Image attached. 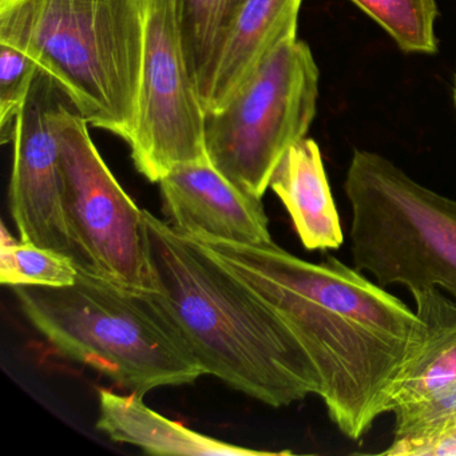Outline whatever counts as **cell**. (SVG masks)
<instances>
[{"label": "cell", "instance_id": "7a4b0ae2", "mask_svg": "<svg viewBox=\"0 0 456 456\" xmlns=\"http://www.w3.org/2000/svg\"><path fill=\"white\" fill-rule=\"evenodd\" d=\"M157 292H138L204 375L271 407L322 395L311 357L280 314L217 258L143 210Z\"/></svg>", "mask_w": 456, "mask_h": 456}, {"label": "cell", "instance_id": "8992f818", "mask_svg": "<svg viewBox=\"0 0 456 456\" xmlns=\"http://www.w3.org/2000/svg\"><path fill=\"white\" fill-rule=\"evenodd\" d=\"M319 68L305 42H282L217 111H207L210 164L263 199L281 159L306 138L316 116Z\"/></svg>", "mask_w": 456, "mask_h": 456}, {"label": "cell", "instance_id": "277c9868", "mask_svg": "<svg viewBox=\"0 0 456 456\" xmlns=\"http://www.w3.org/2000/svg\"><path fill=\"white\" fill-rule=\"evenodd\" d=\"M20 309L50 346L129 394L193 384L204 375L177 333L134 290L78 268L70 287H15Z\"/></svg>", "mask_w": 456, "mask_h": 456}, {"label": "cell", "instance_id": "5b68a950", "mask_svg": "<svg viewBox=\"0 0 456 456\" xmlns=\"http://www.w3.org/2000/svg\"><path fill=\"white\" fill-rule=\"evenodd\" d=\"M344 193L354 268L383 288H437L456 300V200L367 151L352 156Z\"/></svg>", "mask_w": 456, "mask_h": 456}, {"label": "cell", "instance_id": "7c38bea8", "mask_svg": "<svg viewBox=\"0 0 456 456\" xmlns=\"http://www.w3.org/2000/svg\"><path fill=\"white\" fill-rule=\"evenodd\" d=\"M303 0H245L221 45L205 110L217 111L282 42L297 37Z\"/></svg>", "mask_w": 456, "mask_h": 456}, {"label": "cell", "instance_id": "8fae6325", "mask_svg": "<svg viewBox=\"0 0 456 456\" xmlns=\"http://www.w3.org/2000/svg\"><path fill=\"white\" fill-rule=\"evenodd\" d=\"M159 183L167 221L178 233L237 244L273 241L261 200L237 188L209 159L178 165Z\"/></svg>", "mask_w": 456, "mask_h": 456}, {"label": "cell", "instance_id": "e0dca14e", "mask_svg": "<svg viewBox=\"0 0 456 456\" xmlns=\"http://www.w3.org/2000/svg\"><path fill=\"white\" fill-rule=\"evenodd\" d=\"M405 53L435 54L436 0H351Z\"/></svg>", "mask_w": 456, "mask_h": 456}, {"label": "cell", "instance_id": "9c48e42d", "mask_svg": "<svg viewBox=\"0 0 456 456\" xmlns=\"http://www.w3.org/2000/svg\"><path fill=\"white\" fill-rule=\"evenodd\" d=\"M71 100L57 79L39 69L15 119L10 209L20 241L57 250L82 266L62 199L58 114ZM74 105V103H73Z\"/></svg>", "mask_w": 456, "mask_h": 456}, {"label": "cell", "instance_id": "6da1fadb", "mask_svg": "<svg viewBox=\"0 0 456 456\" xmlns=\"http://www.w3.org/2000/svg\"><path fill=\"white\" fill-rule=\"evenodd\" d=\"M185 237L287 322L311 357L320 397L344 436L359 440L391 412L400 378L423 338V322L407 304L333 256L309 263L273 241Z\"/></svg>", "mask_w": 456, "mask_h": 456}, {"label": "cell", "instance_id": "ac0fdd59", "mask_svg": "<svg viewBox=\"0 0 456 456\" xmlns=\"http://www.w3.org/2000/svg\"><path fill=\"white\" fill-rule=\"evenodd\" d=\"M39 69L38 62L22 47L0 42V130L4 143L14 137L15 119Z\"/></svg>", "mask_w": 456, "mask_h": 456}, {"label": "cell", "instance_id": "9a60e30c", "mask_svg": "<svg viewBox=\"0 0 456 456\" xmlns=\"http://www.w3.org/2000/svg\"><path fill=\"white\" fill-rule=\"evenodd\" d=\"M245 0H175L178 26L191 79L202 103L212 89L226 31Z\"/></svg>", "mask_w": 456, "mask_h": 456}, {"label": "cell", "instance_id": "ba28073f", "mask_svg": "<svg viewBox=\"0 0 456 456\" xmlns=\"http://www.w3.org/2000/svg\"><path fill=\"white\" fill-rule=\"evenodd\" d=\"M205 118L183 52L175 0H146L137 124L127 142L138 172L159 183L178 165L208 159Z\"/></svg>", "mask_w": 456, "mask_h": 456}, {"label": "cell", "instance_id": "44dd1931", "mask_svg": "<svg viewBox=\"0 0 456 456\" xmlns=\"http://www.w3.org/2000/svg\"><path fill=\"white\" fill-rule=\"evenodd\" d=\"M453 102H455V108H456V79H455V86H453Z\"/></svg>", "mask_w": 456, "mask_h": 456}, {"label": "cell", "instance_id": "5bb4252c", "mask_svg": "<svg viewBox=\"0 0 456 456\" xmlns=\"http://www.w3.org/2000/svg\"><path fill=\"white\" fill-rule=\"evenodd\" d=\"M97 428L111 440L138 445L151 455L265 456L288 452L252 450L221 442L149 408L143 396L100 389Z\"/></svg>", "mask_w": 456, "mask_h": 456}, {"label": "cell", "instance_id": "30bf717a", "mask_svg": "<svg viewBox=\"0 0 456 456\" xmlns=\"http://www.w3.org/2000/svg\"><path fill=\"white\" fill-rule=\"evenodd\" d=\"M411 295L424 332L392 400L394 442L429 439L456 427V300L437 288Z\"/></svg>", "mask_w": 456, "mask_h": 456}, {"label": "cell", "instance_id": "2e32d148", "mask_svg": "<svg viewBox=\"0 0 456 456\" xmlns=\"http://www.w3.org/2000/svg\"><path fill=\"white\" fill-rule=\"evenodd\" d=\"M78 277L73 258L31 242L15 241L2 226L0 282L9 287H70Z\"/></svg>", "mask_w": 456, "mask_h": 456}, {"label": "cell", "instance_id": "ffe728a7", "mask_svg": "<svg viewBox=\"0 0 456 456\" xmlns=\"http://www.w3.org/2000/svg\"><path fill=\"white\" fill-rule=\"evenodd\" d=\"M12 0H0V7L4 6V4H10Z\"/></svg>", "mask_w": 456, "mask_h": 456}, {"label": "cell", "instance_id": "d6986e66", "mask_svg": "<svg viewBox=\"0 0 456 456\" xmlns=\"http://www.w3.org/2000/svg\"><path fill=\"white\" fill-rule=\"evenodd\" d=\"M381 455L389 456H456V427L416 442H392Z\"/></svg>", "mask_w": 456, "mask_h": 456}, {"label": "cell", "instance_id": "3957f363", "mask_svg": "<svg viewBox=\"0 0 456 456\" xmlns=\"http://www.w3.org/2000/svg\"><path fill=\"white\" fill-rule=\"evenodd\" d=\"M146 0H12L0 42L52 74L90 126L129 142L137 124Z\"/></svg>", "mask_w": 456, "mask_h": 456}, {"label": "cell", "instance_id": "52a82bcc", "mask_svg": "<svg viewBox=\"0 0 456 456\" xmlns=\"http://www.w3.org/2000/svg\"><path fill=\"white\" fill-rule=\"evenodd\" d=\"M73 103L58 114L66 221L79 268L134 292H157L143 210L119 185Z\"/></svg>", "mask_w": 456, "mask_h": 456}, {"label": "cell", "instance_id": "4fadbf2b", "mask_svg": "<svg viewBox=\"0 0 456 456\" xmlns=\"http://www.w3.org/2000/svg\"><path fill=\"white\" fill-rule=\"evenodd\" d=\"M269 188L289 213L305 249L325 252L344 244L340 216L316 141L304 138L292 146L277 167Z\"/></svg>", "mask_w": 456, "mask_h": 456}]
</instances>
